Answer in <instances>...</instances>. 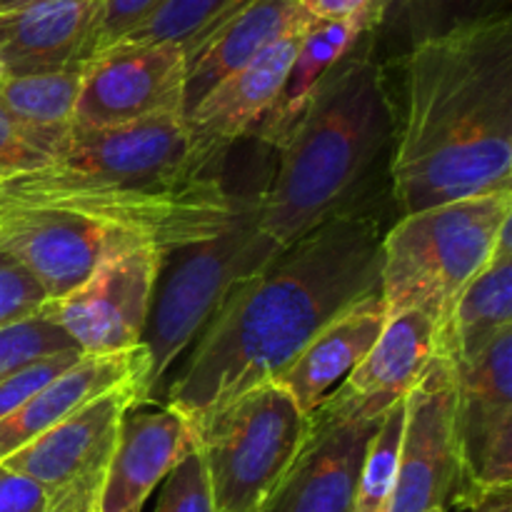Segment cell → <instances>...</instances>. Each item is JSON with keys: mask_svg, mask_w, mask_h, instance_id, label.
<instances>
[{"mask_svg": "<svg viewBox=\"0 0 512 512\" xmlns=\"http://www.w3.org/2000/svg\"><path fill=\"white\" fill-rule=\"evenodd\" d=\"M380 418H348L318 405L308 413L303 448L258 512H353L365 450Z\"/></svg>", "mask_w": 512, "mask_h": 512, "instance_id": "5bb4252c", "label": "cell"}, {"mask_svg": "<svg viewBox=\"0 0 512 512\" xmlns=\"http://www.w3.org/2000/svg\"><path fill=\"white\" fill-rule=\"evenodd\" d=\"M305 28L293 30L278 43L270 45L253 63L228 75L223 83L215 85L198 105H193L183 115L200 143L220 150V153H228L235 140L253 133L255 125L263 120V115L268 113L283 88Z\"/></svg>", "mask_w": 512, "mask_h": 512, "instance_id": "d6986e66", "label": "cell"}, {"mask_svg": "<svg viewBox=\"0 0 512 512\" xmlns=\"http://www.w3.org/2000/svg\"><path fill=\"white\" fill-rule=\"evenodd\" d=\"M378 215L335 213L233 285L165 390L190 425L278 378L340 313L380 290Z\"/></svg>", "mask_w": 512, "mask_h": 512, "instance_id": "6da1fadb", "label": "cell"}, {"mask_svg": "<svg viewBox=\"0 0 512 512\" xmlns=\"http://www.w3.org/2000/svg\"><path fill=\"white\" fill-rule=\"evenodd\" d=\"M35 3H45V0H0V13H10V10H18Z\"/></svg>", "mask_w": 512, "mask_h": 512, "instance_id": "d590c367", "label": "cell"}, {"mask_svg": "<svg viewBox=\"0 0 512 512\" xmlns=\"http://www.w3.org/2000/svg\"><path fill=\"white\" fill-rule=\"evenodd\" d=\"M455 370L435 355L408 393L403 448L390 512H435L455 498L458 450L453 438Z\"/></svg>", "mask_w": 512, "mask_h": 512, "instance_id": "4fadbf2b", "label": "cell"}, {"mask_svg": "<svg viewBox=\"0 0 512 512\" xmlns=\"http://www.w3.org/2000/svg\"><path fill=\"white\" fill-rule=\"evenodd\" d=\"M435 512H448V510H445V508H443V510H435Z\"/></svg>", "mask_w": 512, "mask_h": 512, "instance_id": "74e56055", "label": "cell"}, {"mask_svg": "<svg viewBox=\"0 0 512 512\" xmlns=\"http://www.w3.org/2000/svg\"><path fill=\"white\" fill-rule=\"evenodd\" d=\"M223 155L185 118L73 130L48 165L0 183V210L73 213L170 255L223 233L243 208L225 188Z\"/></svg>", "mask_w": 512, "mask_h": 512, "instance_id": "7a4b0ae2", "label": "cell"}, {"mask_svg": "<svg viewBox=\"0 0 512 512\" xmlns=\"http://www.w3.org/2000/svg\"><path fill=\"white\" fill-rule=\"evenodd\" d=\"M455 370V500L485 510L510 500L512 485V330Z\"/></svg>", "mask_w": 512, "mask_h": 512, "instance_id": "9c48e42d", "label": "cell"}, {"mask_svg": "<svg viewBox=\"0 0 512 512\" xmlns=\"http://www.w3.org/2000/svg\"><path fill=\"white\" fill-rule=\"evenodd\" d=\"M70 133L28 128L0 105V183L48 165L65 148Z\"/></svg>", "mask_w": 512, "mask_h": 512, "instance_id": "83f0119b", "label": "cell"}, {"mask_svg": "<svg viewBox=\"0 0 512 512\" xmlns=\"http://www.w3.org/2000/svg\"><path fill=\"white\" fill-rule=\"evenodd\" d=\"M98 0H45L0 13V78L83 68Z\"/></svg>", "mask_w": 512, "mask_h": 512, "instance_id": "ffe728a7", "label": "cell"}, {"mask_svg": "<svg viewBox=\"0 0 512 512\" xmlns=\"http://www.w3.org/2000/svg\"><path fill=\"white\" fill-rule=\"evenodd\" d=\"M245 3L248 0H163L123 40L178 45L183 53H188L195 43H200L210 30L218 28L233 10Z\"/></svg>", "mask_w": 512, "mask_h": 512, "instance_id": "484cf974", "label": "cell"}, {"mask_svg": "<svg viewBox=\"0 0 512 512\" xmlns=\"http://www.w3.org/2000/svg\"><path fill=\"white\" fill-rule=\"evenodd\" d=\"M80 83H83V68L8 75L0 78V105L28 128L65 133L73 130Z\"/></svg>", "mask_w": 512, "mask_h": 512, "instance_id": "cb8c5ba5", "label": "cell"}, {"mask_svg": "<svg viewBox=\"0 0 512 512\" xmlns=\"http://www.w3.org/2000/svg\"><path fill=\"white\" fill-rule=\"evenodd\" d=\"M365 35L353 23H330V20H313L305 28L300 48L295 53L285 83L278 98L270 105L268 113L255 125V138L273 148H283L298 128L300 118L308 110L310 98L318 90L320 80L355 48V43Z\"/></svg>", "mask_w": 512, "mask_h": 512, "instance_id": "603a6c76", "label": "cell"}, {"mask_svg": "<svg viewBox=\"0 0 512 512\" xmlns=\"http://www.w3.org/2000/svg\"><path fill=\"white\" fill-rule=\"evenodd\" d=\"M313 20L353 23L363 33H378L393 0H298Z\"/></svg>", "mask_w": 512, "mask_h": 512, "instance_id": "836d02e7", "label": "cell"}, {"mask_svg": "<svg viewBox=\"0 0 512 512\" xmlns=\"http://www.w3.org/2000/svg\"><path fill=\"white\" fill-rule=\"evenodd\" d=\"M385 320L388 308L378 290L330 320L275 383L288 390L305 415L313 413L370 353Z\"/></svg>", "mask_w": 512, "mask_h": 512, "instance_id": "44dd1931", "label": "cell"}, {"mask_svg": "<svg viewBox=\"0 0 512 512\" xmlns=\"http://www.w3.org/2000/svg\"><path fill=\"white\" fill-rule=\"evenodd\" d=\"M45 293L23 265L0 250V328L20 323L43 308Z\"/></svg>", "mask_w": 512, "mask_h": 512, "instance_id": "d6a6232c", "label": "cell"}, {"mask_svg": "<svg viewBox=\"0 0 512 512\" xmlns=\"http://www.w3.org/2000/svg\"><path fill=\"white\" fill-rule=\"evenodd\" d=\"M280 250L258 228V198H245L223 233L165 258L170 265L160 270L143 338L150 355L148 400L158 395L168 370L203 333L233 285L265 268Z\"/></svg>", "mask_w": 512, "mask_h": 512, "instance_id": "8992f818", "label": "cell"}, {"mask_svg": "<svg viewBox=\"0 0 512 512\" xmlns=\"http://www.w3.org/2000/svg\"><path fill=\"white\" fill-rule=\"evenodd\" d=\"M80 358H83V353L68 350V353L48 355V358L33 360V363L20 365V368L10 370V373L0 375V418H5L15 408L28 403L35 393H40L45 385H50L65 370L73 368Z\"/></svg>", "mask_w": 512, "mask_h": 512, "instance_id": "f546056e", "label": "cell"}, {"mask_svg": "<svg viewBox=\"0 0 512 512\" xmlns=\"http://www.w3.org/2000/svg\"><path fill=\"white\" fill-rule=\"evenodd\" d=\"M512 233V190L400 215L380 243V298L390 313L423 310L443 328L465 285Z\"/></svg>", "mask_w": 512, "mask_h": 512, "instance_id": "5b68a950", "label": "cell"}, {"mask_svg": "<svg viewBox=\"0 0 512 512\" xmlns=\"http://www.w3.org/2000/svg\"><path fill=\"white\" fill-rule=\"evenodd\" d=\"M168 255L153 245L100 265L65 298L45 300L40 318L58 325L83 355H113L143 345L155 285Z\"/></svg>", "mask_w": 512, "mask_h": 512, "instance_id": "8fae6325", "label": "cell"}, {"mask_svg": "<svg viewBox=\"0 0 512 512\" xmlns=\"http://www.w3.org/2000/svg\"><path fill=\"white\" fill-rule=\"evenodd\" d=\"M480 512H510V500H503V503L488 505V508L480 510Z\"/></svg>", "mask_w": 512, "mask_h": 512, "instance_id": "8d00e7d4", "label": "cell"}, {"mask_svg": "<svg viewBox=\"0 0 512 512\" xmlns=\"http://www.w3.org/2000/svg\"><path fill=\"white\" fill-rule=\"evenodd\" d=\"M148 245L120 228L40 208L0 210V250L23 265L45 300L73 293L110 258Z\"/></svg>", "mask_w": 512, "mask_h": 512, "instance_id": "7c38bea8", "label": "cell"}, {"mask_svg": "<svg viewBox=\"0 0 512 512\" xmlns=\"http://www.w3.org/2000/svg\"><path fill=\"white\" fill-rule=\"evenodd\" d=\"M378 33L355 48L320 80L288 143L268 190L258 195V228L280 248L335 213L353 208V195L390 148L398 130Z\"/></svg>", "mask_w": 512, "mask_h": 512, "instance_id": "277c9868", "label": "cell"}, {"mask_svg": "<svg viewBox=\"0 0 512 512\" xmlns=\"http://www.w3.org/2000/svg\"><path fill=\"white\" fill-rule=\"evenodd\" d=\"M0 512H45V500L33 480L0 468Z\"/></svg>", "mask_w": 512, "mask_h": 512, "instance_id": "e575fe53", "label": "cell"}, {"mask_svg": "<svg viewBox=\"0 0 512 512\" xmlns=\"http://www.w3.org/2000/svg\"><path fill=\"white\" fill-rule=\"evenodd\" d=\"M195 450L193 428L170 405L140 400L125 410L100 512H143L150 493Z\"/></svg>", "mask_w": 512, "mask_h": 512, "instance_id": "2e32d148", "label": "cell"}, {"mask_svg": "<svg viewBox=\"0 0 512 512\" xmlns=\"http://www.w3.org/2000/svg\"><path fill=\"white\" fill-rule=\"evenodd\" d=\"M155 512H213V498L198 450H190L163 480Z\"/></svg>", "mask_w": 512, "mask_h": 512, "instance_id": "4dcf8cb0", "label": "cell"}, {"mask_svg": "<svg viewBox=\"0 0 512 512\" xmlns=\"http://www.w3.org/2000/svg\"><path fill=\"white\" fill-rule=\"evenodd\" d=\"M310 20L298 0H248L233 10L185 53V113L228 75Z\"/></svg>", "mask_w": 512, "mask_h": 512, "instance_id": "ac0fdd59", "label": "cell"}, {"mask_svg": "<svg viewBox=\"0 0 512 512\" xmlns=\"http://www.w3.org/2000/svg\"><path fill=\"white\" fill-rule=\"evenodd\" d=\"M68 350L78 348L58 325L40 318V315L5 325V328H0V375L20 368V365L33 363V360L48 358V355L68 353Z\"/></svg>", "mask_w": 512, "mask_h": 512, "instance_id": "f1b7e54d", "label": "cell"}, {"mask_svg": "<svg viewBox=\"0 0 512 512\" xmlns=\"http://www.w3.org/2000/svg\"><path fill=\"white\" fill-rule=\"evenodd\" d=\"M510 5L512 0H393L380 30L390 40H398L408 53L415 45L453 30L508 18Z\"/></svg>", "mask_w": 512, "mask_h": 512, "instance_id": "d4e9b609", "label": "cell"}, {"mask_svg": "<svg viewBox=\"0 0 512 512\" xmlns=\"http://www.w3.org/2000/svg\"><path fill=\"white\" fill-rule=\"evenodd\" d=\"M140 400H148V388L140 380L108 390L0 468L33 480L43 493L45 512H100L120 420Z\"/></svg>", "mask_w": 512, "mask_h": 512, "instance_id": "ba28073f", "label": "cell"}, {"mask_svg": "<svg viewBox=\"0 0 512 512\" xmlns=\"http://www.w3.org/2000/svg\"><path fill=\"white\" fill-rule=\"evenodd\" d=\"M213 512H258L308 438V415L275 380L235 395L193 425Z\"/></svg>", "mask_w": 512, "mask_h": 512, "instance_id": "52a82bcc", "label": "cell"}, {"mask_svg": "<svg viewBox=\"0 0 512 512\" xmlns=\"http://www.w3.org/2000/svg\"><path fill=\"white\" fill-rule=\"evenodd\" d=\"M148 373L150 355L145 345L113 355H83L28 403L0 418V465L108 390L130 380H140L148 388Z\"/></svg>", "mask_w": 512, "mask_h": 512, "instance_id": "e0dca14e", "label": "cell"}, {"mask_svg": "<svg viewBox=\"0 0 512 512\" xmlns=\"http://www.w3.org/2000/svg\"><path fill=\"white\" fill-rule=\"evenodd\" d=\"M160 3L163 0H98L88 50H85V63L133 33Z\"/></svg>", "mask_w": 512, "mask_h": 512, "instance_id": "1f68e13d", "label": "cell"}, {"mask_svg": "<svg viewBox=\"0 0 512 512\" xmlns=\"http://www.w3.org/2000/svg\"><path fill=\"white\" fill-rule=\"evenodd\" d=\"M405 405H408V398L398 400L380 418L378 430L365 450L353 512H390L395 480H398L400 448H403Z\"/></svg>", "mask_w": 512, "mask_h": 512, "instance_id": "4316f807", "label": "cell"}, {"mask_svg": "<svg viewBox=\"0 0 512 512\" xmlns=\"http://www.w3.org/2000/svg\"><path fill=\"white\" fill-rule=\"evenodd\" d=\"M438 323L423 310L390 313L370 353L323 400V408L348 418L378 420L408 398L438 355Z\"/></svg>", "mask_w": 512, "mask_h": 512, "instance_id": "9a60e30c", "label": "cell"}, {"mask_svg": "<svg viewBox=\"0 0 512 512\" xmlns=\"http://www.w3.org/2000/svg\"><path fill=\"white\" fill-rule=\"evenodd\" d=\"M185 53L165 43H115L83 65L73 130L183 118Z\"/></svg>", "mask_w": 512, "mask_h": 512, "instance_id": "30bf717a", "label": "cell"}, {"mask_svg": "<svg viewBox=\"0 0 512 512\" xmlns=\"http://www.w3.org/2000/svg\"><path fill=\"white\" fill-rule=\"evenodd\" d=\"M390 180L400 215L512 190V15L405 53Z\"/></svg>", "mask_w": 512, "mask_h": 512, "instance_id": "3957f363", "label": "cell"}, {"mask_svg": "<svg viewBox=\"0 0 512 512\" xmlns=\"http://www.w3.org/2000/svg\"><path fill=\"white\" fill-rule=\"evenodd\" d=\"M505 330H512V233L458 295L438 333V355L460 368L483 355Z\"/></svg>", "mask_w": 512, "mask_h": 512, "instance_id": "7402d4cb", "label": "cell"}]
</instances>
